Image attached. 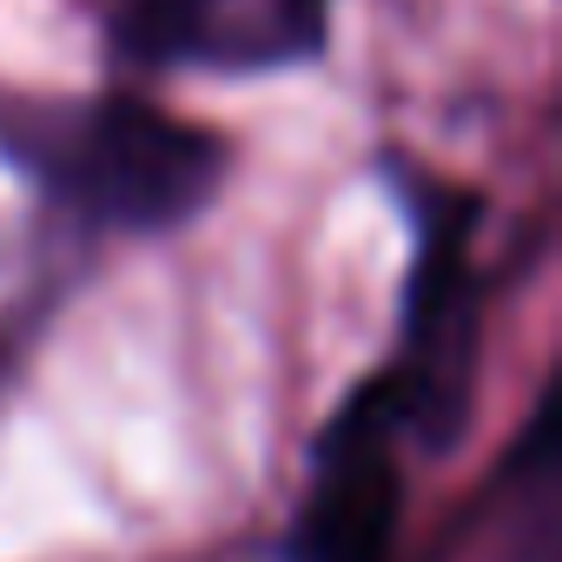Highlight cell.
Wrapping results in <instances>:
<instances>
[{"mask_svg":"<svg viewBox=\"0 0 562 562\" xmlns=\"http://www.w3.org/2000/svg\"><path fill=\"white\" fill-rule=\"evenodd\" d=\"M0 153L100 232H172L205 212L232 172V146L212 126L139 93L0 100Z\"/></svg>","mask_w":562,"mask_h":562,"instance_id":"1","label":"cell"},{"mask_svg":"<svg viewBox=\"0 0 562 562\" xmlns=\"http://www.w3.org/2000/svg\"><path fill=\"white\" fill-rule=\"evenodd\" d=\"M411 271L397 358L384 371L397 424L424 457H450L470 430L476 358H483V285H476V199L457 186L411 192Z\"/></svg>","mask_w":562,"mask_h":562,"instance_id":"2","label":"cell"},{"mask_svg":"<svg viewBox=\"0 0 562 562\" xmlns=\"http://www.w3.org/2000/svg\"><path fill=\"white\" fill-rule=\"evenodd\" d=\"M404 424L397 397L378 378H364L331 430L318 437L312 490L292 529V562H391L397 522H404Z\"/></svg>","mask_w":562,"mask_h":562,"instance_id":"3","label":"cell"},{"mask_svg":"<svg viewBox=\"0 0 562 562\" xmlns=\"http://www.w3.org/2000/svg\"><path fill=\"white\" fill-rule=\"evenodd\" d=\"M331 0H120L113 54L153 74H278L325 54Z\"/></svg>","mask_w":562,"mask_h":562,"instance_id":"4","label":"cell"},{"mask_svg":"<svg viewBox=\"0 0 562 562\" xmlns=\"http://www.w3.org/2000/svg\"><path fill=\"white\" fill-rule=\"evenodd\" d=\"M503 483H509L503 562H555V391H542V404L529 411Z\"/></svg>","mask_w":562,"mask_h":562,"instance_id":"5","label":"cell"}]
</instances>
